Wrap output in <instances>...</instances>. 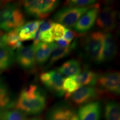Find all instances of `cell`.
<instances>
[{
	"mask_svg": "<svg viewBox=\"0 0 120 120\" xmlns=\"http://www.w3.org/2000/svg\"><path fill=\"white\" fill-rule=\"evenodd\" d=\"M85 34H79V33L73 31V30L69 29V28H67V29L65 30V32H64V40H66L67 41L70 42H71L75 38H78V37H82Z\"/></svg>",
	"mask_w": 120,
	"mask_h": 120,
	"instance_id": "cell-28",
	"label": "cell"
},
{
	"mask_svg": "<svg viewBox=\"0 0 120 120\" xmlns=\"http://www.w3.org/2000/svg\"><path fill=\"white\" fill-rule=\"evenodd\" d=\"M35 46L34 44L18 49L15 53V60L22 69L26 71L34 70L36 66Z\"/></svg>",
	"mask_w": 120,
	"mask_h": 120,
	"instance_id": "cell-7",
	"label": "cell"
},
{
	"mask_svg": "<svg viewBox=\"0 0 120 120\" xmlns=\"http://www.w3.org/2000/svg\"><path fill=\"white\" fill-rule=\"evenodd\" d=\"M117 53V46L113 36L111 33H106L105 35L100 64L112 61Z\"/></svg>",
	"mask_w": 120,
	"mask_h": 120,
	"instance_id": "cell-14",
	"label": "cell"
},
{
	"mask_svg": "<svg viewBox=\"0 0 120 120\" xmlns=\"http://www.w3.org/2000/svg\"><path fill=\"white\" fill-rule=\"evenodd\" d=\"M71 120H79V117H78L77 115L76 114L73 113V115L72 116V117L71 118Z\"/></svg>",
	"mask_w": 120,
	"mask_h": 120,
	"instance_id": "cell-32",
	"label": "cell"
},
{
	"mask_svg": "<svg viewBox=\"0 0 120 120\" xmlns=\"http://www.w3.org/2000/svg\"><path fill=\"white\" fill-rule=\"evenodd\" d=\"M15 60V53L12 49L6 46L0 48V71L11 67Z\"/></svg>",
	"mask_w": 120,
	"mask_h": 120,
	"instance_id": "cell-20",
	"label": "cell"
},
{
	"mask_svg": "<svg viewBox=\"0 0 120 120\" xmlns=\"http://www.w3.org/2000/svg\"><path fill=\"white\" fill-rule=\"evenodd\" d=\"M101 105L99 101H92L81 106L78 110L79 120H100Z\"/></svg>",
	"mask_w": 120,
	"mask_h": 120,
	"instance_id": "cell-12",
	"label": "cell"
},
{
	"mask_svg": "<svg viewBox=\"0 0 120 120\" xmlns=\"http://www.w3.org/2000/svg\"><path fill=\"white\" fill-rule=\"evenodd\" d=\"M7 1H0V8L1 7H2L4 4H6Z\"/></svg>",
	"mask_w": 120,
	"mask_h": 120,
	"instance_id": "cell-33",
	"label": "cell"
},
{
	"mask_svg": "<svg viewBox=\"0 0 120 120\" xmlns=\"http://www.w3.org/2000/svg\"><path fill=\"white\" fill-rule=\"evenodd\" d=\"M101 92L97 88L92 86L80 87L70 96L76 105H83L92 102L100 97Z\"/></svg>",
	"mask_w": 120,
	"mask_h": 120,
	"instance_id": "cell-11",
	"label": "cell"
},
{
	"mask_svg": "<svg viewBox=\"0 0 120 120\" xmlns=\"http://www.w3.org/2000/svg\"><path fill=\"white\" fill-rule=\"evenodd\" d=\"M77 42L76 40H75L72 43H70L69 46L66 47H60L56 43L51 53L50 59H49V64H47L45 68L48 69L50 68L52 65H53L58 60L68 56L69 54L71 53L72 51L77 47Z\"/></svg>",
	"mask_w": 120,
	"mask_h": 120,
	"instance_id": "cell-16",
	"label": "cell"
},
{
	"mask_svg": "<svg viewBox=\"0 0 120 120\" xmlns=\"http://www.w3.org/2000/svg\"><path fill=\"white\" fill-rule=\"evenodd\" d=\"M25 23L23 12L16 3L7 2L0 8V30L9 32Z\"/></svg>",
	"mask_w": 120,
	"mask_h": 120,
	"instance_id": "cell-2",
	"label": "cell"
},
{
	"mask_svg": "<svg viewBox=\"0 0 120 120\" xmlns=\"http://www.w3.org/2000/svg\"><path fill=\"white\" fill-rule=\"evenodd\" d=\"M75 79L78 83L82 85L88 86H94L96 85L99 75L88 68H85L79 75L74 76Z\"/></svg>",
	"mask_w": 120,
	"mask_h": 120,
	"instance_id": "cell-19",
	"label": "cell"
},
{
	"mask_svg": "<svg viewBox=\"0 0 120 120\" xmlns=\"http://www.w3.org/2000/svg\"><path fill=\"white\" fill-rule=\"evenodd\" d=\"M70 43H71V42L66 41L64 39L61 38L59 40H58V41H57L56 44L60 47H66L69 46Z\"/></svg>",
	"mask_w": 120,
	"mask_h": 120,
	"instance_id": "cell-29",
	"label": "cell"
},
{
	"mask_svg": "<svg viewBox=\"0 0 120 120\" xmlns=\"http://www.w3.org/2000/svg\"><path fill=\"white\" fill-rule=\"evenodd\" d=\"M1 71H0V75H1Z\"/></svg>",
	"mask_w": 120,
	"mask_h": 120,
	"instance_id": "cell-35",
	"label": "cell"
},
{
	"mask_svg": "<svg viewBox=\"0 0 120 120\" xmlns=\"http://www.w3.org/2000/svg\"><path fill=\"white\" fill-rule=\"evenodd\" d=\"M2 34H2V32H1V31H0V35H2Z\"/></svg>",
	"mask_w": 120,
	"mask_h": 120,
	"instance_id": "cell-34",
	"label": "cell"
},
{
	"mask_svg": "<svg viewBox=\"0 0 120 120\" xmlns=\"http://www.w3.org/2000/svg\"><path fill=\"white\" fill-rule=\"evenodd\" d=\"M25 114L16 109H0V120H25Z\"/></svg>",
	"mask_w": 120,
	"mask_h": 120,
	"instance_id": "cell-24",
	"label": "cell"
},
{
	"mask_svg": "<svg viewBox=\"0 0 120 120\" xmlns=\"http://www.w3.org/2000/svg\"><path fill=\"white\" fill-rule=\"evenodd\" d=\"M65 30V27L63 25L58 23L53 22L51 28V32L53 41H58L60 39L62 38V37H64Z\"/></svg>",
	"mask_w": 120,
	"mask_h": 120,
	"instance_id": "cell-26",
	"label": "cell"
},
{
	"mask_svg": "<svg viewBox=\"0 0 120 120\" xmlns=\"http://www.w3.org/2000/svg\"><path fill=\"white\" fill-rule=\"evenodd\" d=\"M94 5L81 8L68 6L64 7L57 11L54 15L53 19L57 23L64 27L68 28L74 27L79 19Z\"/></svg>",
	"mask_w": 120,
	"mask_h": 120,
	"instance_id": "cell-5",
	"label": "cell"
},
{
	"mask_svg": "<svg viewBox=\"0 0 120 120\" xmlns=\"http://www.w3.org/2000/svg\"><path fill=\"white\" fill-rule=\"evenodd\" d=\"M60 1H24L22 2L25 12L29 16L39 19H45L60 4Z\"/></svg>",
	"mask_w": 120,
	"mask_h": 120,
	"instance_id": "cell-4",
	"label": "cell"
},
{
	"mask_svg": "<svg viewBox=\"0 0 120 120\" xmlns=\"http://www.w3.org/2000/svg\"><path fill=\"white\" fill-rule=\"evenodd\" d=\"M4 34L2 35H0V48H2L4 47H6V44L4 43Z\"/></svg>",
	"mask_w": 120,
	"mask_h": 120,
	"instance_id": "cell-30",
	"label": "cell"
},
{
	"mask_svg": "<svg viewBox=\"0 0 120 120\" xmlns=\"http://www.w3.org/2000/svg\"><path fill=\"white\" fill-rule=\"evenodd\" d=\"M105 34L102 31H94L85 34L82 37L81 44L83 56L90 61L100 64Z\"/></svg>",
	"mask_w": 120,
	"mask_h": 120,
	"instance_id": "cell-3",
	"label": "cell"
},
{
	"mask_svg": "<svg viewBox=\"0 0 120 120\" xmlns=\"http://www.w3.org/2000/svg\"><path fill=\"white\" fill-rule=\"evenodd\" d=\"M25 120H43L41 117H33L26 118Z\"/></svg>",
	"mask_w": 120,
	"mask_h": 120,
	"instance_id": "cell-31",
	"label": "cell"
},
{
	"mask_svg": "<svg viewBox=\"0 0 120 120\" xmlns=\"http://www.w3.org/2000/svg\"><path fill=\"white\" fill-rule=\"evenodd\" d=\"M100 12V4H96L78 21L74 26L75 31L80 34H84L90 31L94 26Z\"/></svg>",
	"mask_w": 120,
	"mask_h": 120,
	"instance_id": "cell-10",
	"label": "cell"
},
{
	"mask_svg": "<svg viewBox=\"0 0 120 120\" xmlns=\"http://www.w3.org/2000/svg\"><path fill=\"white\" fill-rule=\"evenodd\" d=\"M56 43H45L40 42L35 46L36 63L39 66H43L47 62Z\"/></svg>",
	"mask_w": 120,
	"mask_h": 120,
	"instance_id": "cell-15",
	"label": "cell"
},
{
	"mask_svg": "<svg viewBox=\"0 0 120 120\" xmlns=\"http://www.w3.org/2000/svg\"><path fill=\"white\" fill-rule=\"evenodd\" d=\"M4 40L6 46L13 49L22 47V42L19 36V28L9 31L4 34Z\"/></svg>",
	"mask_w": 120,
	"mask_h": 120,
	"instance_id": "cell-22",
	"label": "cell"
},
{
	"mask_svg": "<svg viewBox=\"0 0 120 120\" xmlns=\"http://www.w3.org/2000/svg\"><path fill=\"white\" fill-rule=\"evenodd\" d=\"M105 117L106 120H120V105L117 102L109 101L106 103Z\"/></svg>",
	"mask_w": 120,
	"mask_h": 120,
	"instance_id": "cell-23",
	"label": "cell"
},
{
	"mask_svg": "<svg viewBox=\"0 0 120 120\" xmlns=\"http://www.w3.org/2000/svg\"><path fill=\"white\" fill-rule=\"evenodd\" d=\"M42 83L51 92L54 93L58 96H64L63 91V83L64 77L57 70L42 73L40 76Z\"/></svg>",
	"mask_w": 120,
	"mask_h": 120,
	"instance_id": "cell-6",
	"label": "cell"
},
{
	"mask_svg": "<svg viewBox=\"0 0 120 120\" xmlns=\"http://www.w3.org/2000/svg\"><path fill=\"white\" fill-rule=\"evenodd\" d=\"M46 103L44 92L37 85L31 84L21 91L15 107L24 114L37 115L44 110Z\"/></svg>",
	"mask_w": 120,
	"mask_h": 120,
	"instance_id": "cell-1",
	"label": "cell"
},
{
	"mask_svg": "<svg viewBox=\"0 0 120 120\" xmlns=\"http://www.w3.org/2000/svg\"><path fill=\"white\" fill-rule=\"evenodd\" d=\"M96 4V1L92 0H71L66 1L64 5L68 7H86L94 5Z\"/></svg>",
	"mask_w": 120,
	"mask_h": 120,
	"instance_id": "cell-27",
	"label": "cell"
},
{
	"mask_svg": "<svg viewBox=\"0 0 120 120\" xmlns=\"http://www.w3.org/2000/svg\"><path fill=\"white\" fill-rule=\"evenodd\" d=\"M43 20H34L25 23L19 28V36L21 41H29L34 40L37 30Z\"/></svg>",
	"mask_w": 120,
	"mask_h": 120,
	"instance_id": "cell-17",
	"label": "cell"
},
{
	"mask_svg": "<svg viewBox=\"0 0 120 120\" xmlns=\"http://www.w3.org/2000/svg\"><path fill=\"white\" fill-rule=\"evenodd\" d=\"M98 89L101 92H107L118 94L120 92V74L119 72H111L99 76Z\"/></svg>",
	"mask_w": 120,
	"mask_h": 120,
	"instance_id": "cell-8",
	"label": "cell"
},
{
	"mask_svg": "<svg viewBox=\"0 0 120 120\" xmlns=\"http://www.w3.org/2000/svg\"><path fill=\"white\" fill-rule=\"evenodd\" d=\"M117 15V11L113 7L105 6L97 16L96 25L103 32L110 33L116 27Z\"/></svg>",
	"mask_w": 120,
	"mask_h": 120,
	"instance_id": "cell-9",
	"label": "cell"
},
{
	"mask_svg": "<svg viewBox=\"0 0 120 120\" xmlns=\"http://www.w3.org/2000/svg\"><path fill=\"white\" fill-rule=\"evenodd\" d=\"M80 87V85L75 79L74 76L68 77L64 79L62 87L64 97L66 98H70L72 94Z\"/></svg>",
	"mask_w": 120,
	"mask_h": 120,
	"instance_id": "cell-25",
	"label": "cell"
},
{
	"mask_svg": "<svg viewBox=\"0 0 120 120\" xmlns=\"http://www.w3.org/2000/svg\"><path fill=\"white\" fill-rule=\"evenodd\" d=\"M73 111L68 104L60 102L55 105L49 109L46 120H71Z\"/></svg>",
	"mask_w": 120,
	"mask_h": 120,
	"instance_id": "cell-13",
	"label": "cell"
},
{
	"mask_svg": "<svg viewBox=\"0 0 120 120\" xmlns=\"http://www.w3.org/2000/svg\"><path fill=\"white\" fill-rule=\"evenodd\" d=\"M81 69V65L79 60L71 59L64 62L57 71L63 76L70 77L79 75Z\"/></svg>",
	"mask_w": 120,
	"mask_h": 120,
	"instance_id": "cell-18",
	"label": "cell"
},
{
	"mask_svg": "<svg viewBox=\"0 0 120 120\" xmlns=\"http://www.w3.org/2000/svg\"><path fill=\"white\" fill-rule=\"evenodd\" d=\"M15 104L7 85L0 79V109L13 108Z\"/></svg>",
	"mask_w": 120,
	"mask_h": 120,
	"instance_id": "cell-21",
	"label": "cell"
}]
</instances>
